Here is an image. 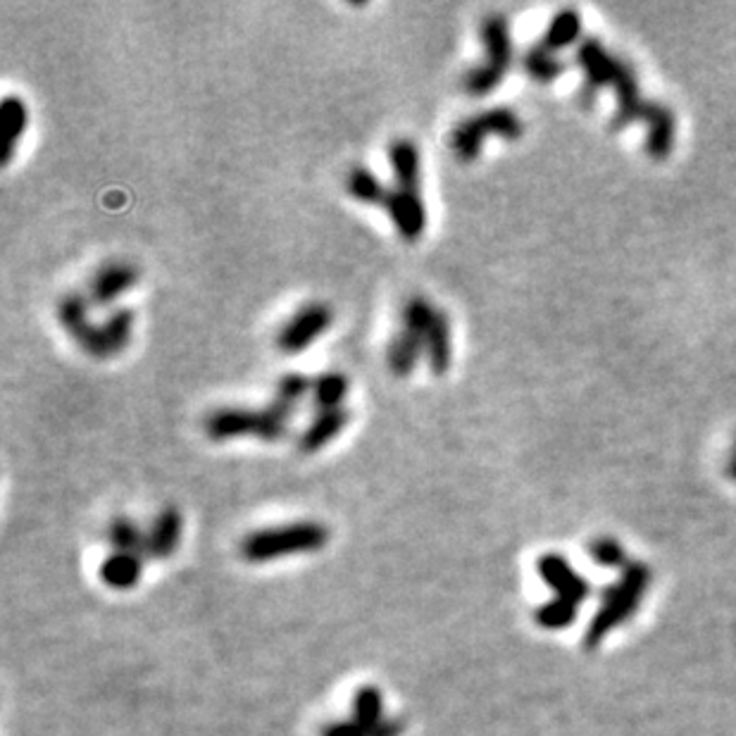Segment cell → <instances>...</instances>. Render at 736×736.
I'll return each instance as SVG.
<instances>
[{"instance_id":"cell-1","label":"cell","mask_w":736,"mask_h":736,"mask_svg":"<svg viewBox=\"0 0 736 736\" xmlns=\"http://www.w3.org/2000/svg\"><path fill=\"white\" fill-rule=\"evenodd\" d=\"M312 391V379L300 372H288L280 377L277 389L268 405L244 407L225 405L207 413L203 429L210 441H232L241 437H258L265 443H277L292 431V419L298 405Z\"/></svg>"},{"instance_id":"cell-2","label":"cell","mask_w":736,"mask_h":736,"mask_svg":"<svg viewBox=\"0 0 736 736\" xmlns=\"http://www.w3.org/2000/svg\"><path fill=\"white\" fill-rule=\"evenodd\" d=\"M649 586H651V568H646L643 562L625 565L620 580L603 591L601 608L594 615V620H591L586 634H584V646L589 651L596 649L598 643L613 632V629L627 622L629 617L637 613L639 603L643 601V594H646Z\"/></svg>"},{"instance_id":"cell-3","label":"cell","mask_w":736,"mask_h":736,"mask_svg":"<svg viewBox=\"0 0 736 736\" xmlns=\"http://www.w3.org/2000/svg\"><path fill=\"white\" fill-rule=\"evenodd\" d=\"M538 574L556 591V596L536 610V622L550 632H558L574 622L577 610L589 598V582L577 574L572 565L558 554H546L538 558Z\"/></svg>"},{"instance_id":"cell-4","label":"cell","mask_w":736,"mask_h":736,"mask_svg":"<svg viewBox=\"0 0 736 736\" xmlns=\"http://www.w3.org/2000/svg\"><path fill=\"white\" fill-rule=\"evenodd\" d=\"M327 544H330V530L322 522L304 520L248 534L241 544V556L248 562H270L296 554H314Z\"/></svg>"},{"instance_id":"cell-5","label":"cell","mask_w":736,"mask_h":736,"mask_svg":"<svg viewBox=\"0 0 736 736\" xmlns=\"http://www.w3.org/2000/svg\"><path fill=\"white\" fill-rule=\"evenodd\" d=\"M479 36L484 46V60L472 70H467L463 79V88L472 98L489 96L494 88L501 86L512 64V56H515L510 24L503 15L484 17L479 26Z\"/></svg>"},{"instance_id":"cell-6","label":"cell","mask_w":736,"mask_h":736,"mask_svg":"<svg viewBox=\"0 0 736 736\" xmlns=\"http://www.w3.org/2000/svg\"><path fill=\"white\" fill-rule=\"evenodd\" d=\"M524 134L522 117L510 108H489L465 117L458 122L451 134V151L460 163H475L482 155L484 141L498 136L506 141H518Z\"/></svg>"},{"instance_id":"cell-7","label":"cell","mask_w":736,"mask_h":736,"mask_svg":"<svg viewBox=\"0 0 736 736\" xmlns=\"http://www.w3.org/2000/svg\"><path fill=\"white\" fill-rule=\"evenodd\" d=\"M91 300L82 294H68L60 298L58 304V322L64 332L70 334L74 344L82 348L86 356L105 360L108 351H105L103 339V324H96L91 320Z\"/></svg>"},{"instance_id":"cell-8","label":"cell","mask_w":736,"mask_h":736,"mask_svg":"<svg viewBox=\"0 0 736 736\" xmlns=\"http://www.w3.org/2000/svg\"><path fill=\"white\" fill-rule=\"evenodd\" d=\"M334 310L327 304H306L288 318L277 334V348L284 356H298L308 351L322 334L330 332Z\"/></svg>"},{"instance_id":"cell-9","label":"cell","mask_w":736,"mask_h":736,"mask_svg":"<svg viewBox=\"0 0 736 736\" xmlns=\"http://www.w3.org/2000/svg\"><path fill=\"white\" fill-rule=\"evenodd\" d=\"M387 215L393 229L405 244H415L425 236L427 229V205L423 191H407L393 187L387 199Z\"/></svg>"},{"instance_id":"cell-10","label":"cell","mask_w":736,"mask_h":736,"mask_svg":"<svg viewBox=\"0 0 736 736\" xmlns=\"http://www.w3.org/2000/svg\"><path fill=\"white\" fill-rule=\"evenodd\" d=\"M577 60H580L584 70V86L580 91V98L584 103H591V98H594L601 88L613 86L617 72H620V68L625 64L620 58L610 56L596 38H586L580 46V52H577Z\"/></svg>"},{"instance_id":"cell-11","label":"cell","mask_w":736,"mask_h":736,"mask_svg":"<svg viewBox=\"0 0 736 736\" xmlns=\"http://www.w3.org/2000/svg\"><path fill=\"white\" fill-rule=\"evenodd\" d=\"M139 284V270L131 262H108L88 282V300L96 306H110Z\"/></svg>"},{"instance_id":"cell-12","label":"cell","mask_w":736,"mask_h":736,"mask_svg":"<svg viewBox=\"0 0 736 736\" xmlns=\"http://www.w3.org/2000/svg\"><path fill=\"white\" fill-rule=\"evenodd\" d=\"M351 423V411L344 407H334V411H320L314 413L310 425L300 431L298 437V451L312 455L322 451L324 446H330L341 431H344Z\"/></svg>"},{"instance_id":"cell-13","label":"cell","mask_w":736,"mask_h":736,"mask_svg":"<svg viewBox=\"0 0 736 736\" xmlns=\"http://www.w3.org/2000/svg\"><path fill=\"white\" fill-rule=\"evenodd\" d=\"M389 165L393 173V187L423 191V155H419V146L413 139L401 136L391 143Z\"/></svg>"},{"instance_id":"cell-14","label":"cell","mask_w":736,"mask_h":736,"mask_svg":"<svg viewBox=\"0 0 736 736\" xmlns=\"http://www.w3.org/2000/svg\"><path fill=\"white\" fill-rule=\"evenodd\" d=\"M181 532H183V518L179 508L175 506L163 508L157 512V518L146 534V558L167 560L179 548Z\"/></svg>"},{"instance_id":"cell-15","label":"cell","mask_w":736,"mask_h":736,"mask_svg":"<svg viewBox=\"0 0 736 736\" xmlns=\"http://www.w3.org/2000/svg\"><path fill=\"white\" fill-rule=\"evenodd\" d=\"M425 356L431 375L443 377L451 370L453 363V334H451V320L446 310H437L434 322L425 336Z\"/></svg>"},{"instance_id":"cell-16","label":"cell","mask_w":736,"mask_h":736,"mask_svg":"<svg viewBox=\"0 0 736 736\" xmlns=\"http://www.w3.org/2000/svg\"><path fill=\"white\" fill-rule=\"evenodd\" d=\"M643 122L649 127V136H646V151L653 157V161H665V157L673 153L675 146V117L669 112L665 105L661 103H651V108L643 117Z\"/></svg>"},{"instance_id":"cell-17","label":"cell","mask_w":736,"mask_h":736,"mask_svg":"<svg viewBox=\"0 0 736 736\" xmlns=\"http://www.w3.org/2000/svg\"><path fill=\"white\" fill-rule=\"evenodd\" d=\"M423 356H425V336H419L417 332H411V330H403L401 327L399 334L391 339L389 351H387L389 370L396 377L413 375Z\"/></svg>"},{"instance_id":"cell-18","label":"cell","mask_w":736,"mask_h":736,"mask_svg":"<svg viewBox=\"0 0 736 736\" xmlns=\"http://www.w3.org/2000/svg\"><path fill=\"white\" fill-rule=\"evenodd\" d=\"M29 124V108L20 96H5L3 108H0V129H3V155L0 161L8 165L15 155L20 141Z\"/></svg>"},{"instance_id":"cell-19","label":"cell","mask_w":736,"mask_h":736,"mask_svg":"<svg viewBox=\"0 0 736 736\" xmlns=\"http://www.w3.org/2000/svg\"><path fill=\"white\" fill-rule=\"evenodd\" d=\"M143 572V558L131 554H110L100 565V580L112 589H131L136 586Z\"/></svg>"},{"instance_id":"cell-20","label":"cell","mask_w":736,"mask_h":736,"mask_svg":"<svg viewBox=\"0 0 736 736\" xmlns=\"http://www.w3.org/2000/svg\"><path fill=\"white\" fill-rule=\"evenodd\" d=\"M351 381L344 372H322L312 379V403L320 411H334V407H344L348 396Z\"/></svg>"},{"instance_id":"cell-21","label":"cell","mask_w":736,"mask_h":736,"mask_svg":"<svg viewBox=\"0 0 736 736\" xmlns=\"http://www.w3.org/2000/svg\"><path fill=\"white\" fill-rule=\"evenodd\" d=\"M346 191L353 201H358L363 205H377V207H384L389 193H391V189L384 187L381 179L365 167H356L348 175Z\"/></svg>"},{"instance_id":"cell-22","label":"cell","mask_w":736,"mask_h":736,"mask_svg":"<svg viewBox=\"0 0 736 736\" xmlns=\"http://www.w3.org/2000/svg\"><path fill=\"white\" fill-rule=\"evenodd\" d=\"M582 32V17L577 10H560L558 15L550 20L548 29L542 38V46L550 52H558L562 48L572 46Z\"/></svg>"},{"instance_id":"cell-23","label":"cell","mask_w":736,"mask_h":736,"mask_svg":"<svg viewBox=\"0 0 736 736\" xmlns=\"http://www.w3.org/2000/svg\"><path fill=\"white\" fill-rule=\"evenodd\" d=\"M134 322H136V314L129 308H117L115 312L108 314V320L100 322L108 358L120 356V353L129 346L131 332H134Z\"/></svg>"},{"instance_id":"cell-24","label":"cell","mask_w":736,"mask_h":736,"mask_svg":"<svg viewBox=\"0 0 736 736\" xmlns=\"http://www.w3.org/2000/svg\"><path fill=\"white\" fill-rule=\"evenodd\" d=\"M108 542L115 554H131L146 558V534L139 530V524L129 518H117L110 522Z\"/></svg>"},{"instance_id":"cell-25","label":"cell","mask_w":736,"mask_h":736,"mask_svg":"<svg viewBox=\"0 0 736 736\" xmlns=\"http://www.w3.org/2000/svg\"><path fill=\"white\" fill-rule=\"evenodd\" d=\"M353 720L370 729V734L372 727H377L384 720V696H381L375 685H365L358 689L356 699H353Z\"/></svg>"},{"instance_id":"cell-26","label":"cell","mask_w":736,"mask_h":736,"mask_svg":"<svg viewBox=\"0 0 736 736\" xmlns=\"http://www.w3.org/2000/svg\"><path fill=\"white\" fill-rule=\"evenodd\" d=\"M524 70L538 84H550L556 82V79L562 74V62L556 58V52L546 50L542 44L534 46L527 50V56H524Z\"/></svg>"},{"instance_id":"cell-27","label":"cell","mask_w":736,"mask_h":736,"mask_svg":"<svg viewBox=\"0 0 736 736\" xmlns=\"http://www.w3.org/2000/svg\"><path fill=\"white\" fill-rule=\"evenodd\" d=\"M437 310L439 308H434L425 296L407 298L403 304V310H401V327H403V330L417 332L419 336H427Z\"/></svg>"},{"instance_id":"cell-28","label":"cell","mask_w":736,"mask_h":736,"mask_svg":"<svg viewBox=\"0 0 736 736\" xmlns=\"http://www.w3.org/2000/svg\"><path fill=\"white\" fill-rule=\"evenodd\" d=\"M589 556L594 558L601 568H620V565H625V550L610 536L594 538L589 546Z\"/></svg>"},{"instance_id":"cell-29","label":"cell","mask_w":736,"mask_h":736,"mask_svg":"<svg viewBox=\"0 0 736 736\" xmlns=\"http://www.w3.org/2000/svg\"><path fill=\"white\" fill-rule=\"evenodd\" d=\"M322 736H370V729L363 727L356 720H336L324 725Z\"/></svg>"},{"instance_id":"cell-30","label":"cell","mask_w":736,"mask_h":736,"mask_svg":"<svg viewBox=\"0 0 736 736\" xmlns=\"http://www.w3.org/2000/svg\"><path fill=\"white\" fill-rule=\"evenodd\" d=\"M405 732L403 720L399 717H384L377 727H372L370 736H401Z\"/></svg>"},{"instance_id":"cell-31","label":"cell","mask_w":736,"mask_h":736,"mask_svg":"<svg viewBox=\"0 0 736 736\" xmlns=\"http://www.w3.org/2000/svg\"><path fill=\"white\" fill-rule=\"evenodd\" d=\"M727 475H729V479L736 482V441H734V453H732L729 463H727Z\"/></svg>"}]
</instances>
